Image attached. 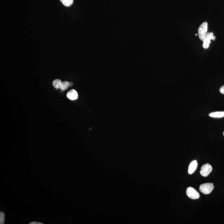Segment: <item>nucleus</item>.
<instances>
[{
  "instance_id": "f257e3e1",
  "label": "nucleus",
  "mask_w": 224,
  "mask_h": 224,
  "mask_svg": "<svg viewBox=\"0 0 224 224\" xmlns=\"http://www.w3.org/2000/svg\"><path fill=\"white\" fill-rule=\"evenodd\" d=\"M208 29V23L207 22H204L201 24L198 29V35L200 39L203 41L207 34Z\"/></svg>"
},
{
  "instance_id": "f03ea898",
  "label": "nucleus",
  "mask_w": 224,
  "mask_h": 224,
  "mask_svg": "<svg viewBox=\"0 0 224 224\" xmlns=\"http://www.w3.org/2000/svg\"><path fill=\"white\" fill-rule=\"evenodd\" d=\"M214 188L212 183H206L202 184L200 186V191L204 194H209L213 191Z\"/></svg>"
},
{
  "instance_id": "7ed1b4c3",
  "label": "nucleus",
  "mask_w": 224,
  "mask_h": 224,
  "mask_svg": "<svg viewBox=\"0 0 224 224\" xmlns=\"http://www.w3.org/2000/svg\"><path fill=\"white\" fill-rule=\"evenodd\" d=\"M186 195L191 199H197L200 197L199 193L191 187H189L187 189Z\"/></svg>"
},
{
  "instance_id": "20e7f679",
  "label": "nucleus",
  "mask_w": 224,
  "mask_h": 224,
  "mask_svg": "<svg viewBox=\"0 0 224 224\" xmlns=\"http://www.w3.org/2000/svg\"><path fill=\"white\" fill-rule=\"evenodd\" d=\"M212 167L209 164H204L201 168L200 173L203 177H207L212 171Z\"/></svg>"
},
{
  "instance_id": "39448f33",
  "label": "nucleus",
  "mask_w": 224,
  "mask_h": 224,
  "mask_svg": "<svg viewBox=\"0 0 224 224\" xmlns=\"http://www.w3.org/2000/svg\"><path fill=\"white\" fill-rule=\"evenodd\" d=\"M214 36V33L213 32H210L207 33L206 36L203 41V47L204 49H207L209 48V44L211 43L210 41L212 39Z\"/></svg>"
},
{
  "instance_id": "423d86ee",
  "label": "nucleus",
  "mask_w": 224,
  "mask_h": 224,
  "mask_svg": "<svg viewBox=\"0 0 224 224\" xmlns=\"http://www.w3.org/2000/svg\"><path fill=\"white\" fill-rule=\"evenodd\" d=\"M67 97L70 100L74 101L77 99L79 96L77 92L75 90L72 89L68 91L67 93Z\"/></svg>"
},
{
  "instance_id": "0eeeda50",
  "label": "nucleus",
  "mask_w": 224,
  "mask_h": 224,
  "mask_svg": "<svg viewBox=\"0 0 224 224\" xmlns=\"http://www.w3.org/2000/svg\"><path fill=\"white\" fill-rule=\"evenodd\" d=\"M197 167V163L196 160H193L190 163L189 166L188 173L189 174H192L196 171Z\"/></svg>"
},
{
  "instance_id": "6e6552de",
  "label": "nucleus",
  "mask_w": 224,
  "mask_h": 224,
  "mask_svg": "<svg viewBox=\"0 0 224 224\" xmlns=\"http://www.w3.org/2000/svg\"><path fill=\"white\" fill-rule=\"evenodd\" d=\"M210 117L214 118H221L224 117V111L213 112L209 114Z\"/></svg>"
},
{
  "instance_id": "1a4fd4ad",
  "label": "nucleus",
  "mask_w": 224,
  "mask_h": 224,
  "mask_svg": "<svg viewBox=\"0 0 224 224\" xmlns=\"http://www.w3.org/2000/svg\"><path fill=\"white\" fill-rule=\"evenodd\" d=\"M69 86V82L67 81L62 82L60 85V89L62 91H64L67 90Z\"/></svg>"
},
{
  "instance_id": "9d476101",
  "label": "nucleus",
  "mask_w": 224,
  "mask_h": 224,
  "mask_svg": "<svg viewBox=\"0 0 224 224\" xmlns=\"http://www.w3.org/2000/svg\"><path fill=\"white\" fill-rule=\"evenodd\" d=\"M61 83H62V82H61V80L57 79L54 80L53 81L52 84L55 89H60V85H61Z\"/></svg>"
},
{
  "instance_id": "9b49d317",
  "label": "nucleus",
  "mask_w": 224,
  "mask_h": 224,
  "mask_svg": "<svg viewBox=\"0 0 224 224\" xmlns=\"http://www.w3.org/2000/svg\"><path fill=\"white\" fill-rule=\"evenodd\" d=\"M61 3L67 7L70 6L73 4V0H60Z\"/></svg>"
},
{
  "instance_id": "f8f14e48",
  "label": "nucleus",
  "mask_w": 224,
  "mask_h": 224,
  "mask_svg": "<svg viewBox=\"0 0 224 224\" xmlns=\"http://www.w3.org/2000/svg\"><path fill=\"white\" fill-rule=\"evenodd\" d=\"M5 220V215L3 212H0V224H4Z\"/></svg>"
},
{
  "instance_id": "ddd939ff",
  "label": "nucleus",
  "mask_w": 224,
  "mask_h": 224,
  "mask_svg": "<svg viewBox=\"0 0 224 224\" xmlns=\"http://www.w3.org/2000/svg\"><path fill=\"white\" fill-rule=\"evenodd\" d=\"M220 91L221 93L223 94H224V85H222V86L220 88Z\"/></svg>"
},
{
  "instance_id": "4468645a",
  "label": "nucleus",
  "mask_w": 224,
  "mask_h": 224,
  "mask_svg": "<svg viewBox=\"0 0 224 224\" xmlns=\"http://www.w3.org/2000/svg\"><path fill=\"white\" fill-rule=\"evenodd\" d=\"M30 224H43L41 222H32L30 223Z\"/></svg>"
},
{
  "instance_id": "2eb2a0df",
  "label": "nucleus",
  "mask_w": 224,
  "mask_h": 224,
  "mask_svg": "<svg viewBox=\"0 0 224 224\" xmlns=\"http://www.w3.org/2000/svg\"><path fill=\"white\" fill-rule=\"evenodd\" d=\"M73 85V83L72 82H69V86H72Z\"/></svg>"
},
{
  "instance_id": "dca6fc26",
  "label": "nucleus",
  "mask_w": 224,
  "mask_h": 224,
  "mask_svg": "<svg viewBox=\"0 0 224 224\" xmlns=\"http://www.w3.org/2000/svg\"><path fill=\"white\" fill-rule=\"evenodd\" d=\"M223 135H224V133H223Z\"/></svg>"
}]
</instances>
